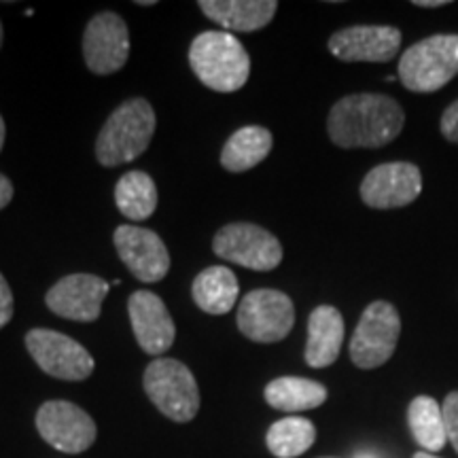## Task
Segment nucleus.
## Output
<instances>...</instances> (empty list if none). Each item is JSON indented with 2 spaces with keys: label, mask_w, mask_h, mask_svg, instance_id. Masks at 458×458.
<instances>
[{
  "label": "nucleus",
  "mask_w": 458,
  "mask_h": 458,
  "mask_svg": "<svg viewBox=\"0 0 458 458\" xmlns=\"http://www.w3.org/2000/svg\"><path fill=\"white\" fill-rule=\"evenodd\" d=\"M405 125V111L386 94H351L331 106L327 131L340 148H380Z\"/></svg>",
  "instance_id": "nucleus-1"
},
{
  "label": "nucleus",
  "mask_w": 458,
  "mask_h": 458,
  "mask_svg": "<svg viewBox=\"0 0 458 458\" xmlns=\"http://www.w3.org/2000/svg\"><path fill=\"white\" fill-rule=\"evenodd\" d=\"M156 134V111L145 98H130L108 114L96 139V157L105 168L139 159Z\"/></svg>",
  "instance_id": "nucleus-2"
},
{
  "label": "nucleus",
  "mask_w": 458,
  "mask_h": 458,
  "mask_svg": "<svg viewBox=\"0 0 458 458\" xmlns=\"http://www.w3.org/2000/svg\"><path fill=\"white\" fill-rule=\"evenodd\" d=\"M189 64L206 88L232 94L244 88L250 74V57L232 32L206 30L189 47Z\"/></svg>",
  "instance_id": "nucleus-3"
},
{
  "label": "nucleus",
  "mask_w": 458,
  "mask_h": 458,
  "mask_svg": "<svg viewBox=\"0 0 458 458\" xmlns=\"http://www.w3.org/2000/svg\"><path fill=\"white\" fill-rule=\"evenodd\" d=\"M458 74V34H433L405 49L399 79L414 94H433Z\"/></svg>",
  "instance_id": "nucleus-4"
},
{
  "label": "nucleus",
  "mask_w": 458,
  "mask_h": 458,
  "mask_svg": "<svg viewBox=\"0 0 458 458\" xmlns=\"http://www.w3.org/2000/svg\"><path fill=\"white\" fill-rule=\"evenodd\" d=\"M142 385L147 397L165 418L174 422H189L196 418L199 410V388L196 376L185 363L157 357L147 365Z\"/></svg>",
  "instance_id": "nucleus-5"
},
{
  "label": "nucleus",
  "mask_w": 458,
  "mask_h": 458,
  "mask_svg": "<svg viewBox=\"0 0 458 458\" xmlns=\"http://www.w3.org/2000/svg\"><path fill=\"white\" fill-rule=\"evenodd\" d=\"M401 335L397 308L385 300L371 301L354 329L351 340V360L359 369L382 368L394 354Z\"/></svg>",
  "instance_id": "nucleus-6"
},
{
  "label": "nucleus",
  "mask_w": 458,
  "mask_h": 458,
  "mask_svg": "<svg viewBox=\"0 0 458 458\" xmlns=\"http://www.w3.org/2000/svg\"><path fill=\"white\" fill-rule=\"evenodd\" d=\"M236 320L244 337L259 344H274L284 340L293 329L295 306L283 291L255 289L242 297Z\"/></svg>",
  "instance_id": "nucleus-7"
},
{
  "label": "nucleus",
  "mask_w": 458,
  "mask_h": 458,
  "mask_svg": "<svg viewBox=\"0 0 458 458\" xmlns=\"http://www.w3.org/2000/svg\"><path fill=\"white\" fill-rule=\"evenodd\" d=\"M215 255L255 272H270L283 261V244L255 223H229L213 240Z\"/></svg>",
  "instance_id": "nucleus-8"
},
{
  "label": "nucleus",
  "mask_w": 458,
  "mask_h": 458,
  "mask_svg": "<svg viewBox=\"0 0 458 458\" xmlns=\"http://www.w3.org/2000/svg\"><path fill=\"white\" fill-rule=\"evenodd\" d=\"M26 348L34 363L57 380L79 382L91 376L94 359L79 342L54 329H32L26 334Z\"/></svg>",
  "instance_id": "nucleus-9"
},
{
  "label": "nucleus",
  "mask_w": 458,
  "mask_h": 458,
  "mask_svg": "<svg viewBox=\"0 0 458 458\" xmlns=\"http://www.w3.org/2000/svg\"><path fill=\"white\" fill-rule=\"evenodd\" d=\"M37 428L51 448L66 454H81L96 442V422L88 411L71 401H47L37 411Z\"/></svg>",
  "instance_id": "nucleus-10"
},
{
  "label": "nucleus",
  "mask_w": 458,
  "mask_h": 458,
  "mask_svg": "<svg viewBox=\"0 0 458 458\" xmlns=\"http://www.w3.org/2000/svg\"><path fill=\"white\" fill-rule=\"evenodd\" d=\"M83 57L94 74L122 71L130 57V30L122 15L102 11L91 17L83 32Z\"/></svg>",
  "instance_id": "nucleus-11"
},
{
  "label": "nucleus",
  "mask_w": 458,
  "mask_h": 458,
  "mask_svg": "<svg viewBox=\"0 0 458 458\" xmlns=\"http://www.w3.org/2000/svg\"><path fill=\"white\" fill-rule=\"evenodd\" d=\"M422 193V172L416 164L388 162L371 168L360 182V199L376 210L403 208Z\"/></svg>",
  "instance_id": "nucleus-12"
},
{
  "label": "nucleus",
  "mask_w": 458,
  "mask_h": 458,
  "mask_svg": "<svg viewBox=\"0 0 458 458\" xmlns=\"http://www.w3.org/2000/svg\"><path fill=\"white\" fill-rule=\"evenodd\" d=\"M113 242L125 267L140 283H159L170 272L168 246L153 229L119 225Z\"/></svg>",
  "instance_id": "nucleus-13"
},
{
  "label": "nucleus",
  "mask_w": 458,
  "mask_h": 458,
  "mask_svg": "<svg viewBox=\"0 0 458 458\" xmlns=\"http://www.w3.org/2000/svg\"><path fill=\"white\" fill-rule=\"evenodd\" d=\"M111 284L94 274H71L51 286L45 295V303L57 317L94 323L100 318L102 301L106 300Z\"/></svg>",
  "instance_id": "nucleus-14"
},
{
  "label": "nucleus",
  "mask_w": 458,
  "mask_h": 458,
  "mask_svg": "<svg viewBox=\"0 0 458 458\" xmlns=\"http://www.w3.org/2000/svg\"><path fill=\"white\" fill-rule=\"evenodd\" d=\"M128 314L142 352L162 357L165 351H170L176 327L162 297L151 291H134L128 300Z\"/></svg>",
  "instance_id": "nucleus-15"
},
{
  "label": "nucleus",
  "mask_w": 458,
  "mask_h": 458,
  "mask_svg": "<svg viewBox=\"0 0 458 458\" xmlns=\"http://www.w3.org/2000/svg\"><path fill=\"white\" fill-rule=\"evenodd\" d=\"M394 26H351L331 34L327 47L342 62H391L401 49Z\"/></svg>",
  "instance_id": "nucleus-16"
},
{
  "label": "nucleus",
  "mask_w": 458,
  "mask_h": 458,
  "mask_svg": "<svg viewBox=\"0 0 458 458\" xmlns=\"http://www.w3.org/2000/svg\"><path fill=\"white\" fill-rule=\"evenodd\" d=\"M202 13L227 32H255L276 15V0H199Z\"/></svg>",
  "instance_id": "nucleus-17"
},
{
  "label": "nucleus",
  "mask_w": 458,
  "mask_h": 458,
  "mask_svg": "<svg viewBox=\"0 0 458 458\" xmlns=\"http://www.w3.org/2000/svg\"><path fill=\"white\" fill-rule=\"evenodd\" d=\"M344 344V317L334 306L314 308L308 318L306 363L314 369L334 365Z\"/></svg>",
  "instance_id": "nucleus-18"
},
{
  "label": "nucleus",
  "mask_w": 458,
  "mask_h": 458,
  "mask_svg": "<svg viewBox=\"0 0 458 458\" xmlns=\"http://www.w3.org/2000/svg\"><path fill=\"white\" fill-rule=\"evenodd\" d=\"M191 295L199 310L213 317H223L232 310L240 295L236 274L225 266L206 267L193 280Z\"/></svg>",
  "instance_id": "nucleus-19"
},
{
  "label": "nucleus",
  "mask_w": 458,
  "mask_h": 458,
  "mask_svg": "<svg viewBox=\"0 0 458 458\" xmlns=\"http://www.w3.org/2000/svg\"><path fill=\"white\" fill-rule=\"evenodd\" d=\"M272 131L261 125H244L229 136L221 151V165L227 172H246L270 156Z\"/></svg>",
  "instance_id": "nucleus-20"
},
{
  "label": "nucleus",
  "mask_w": 458,
  "mask_h": 458,
  "mask_svg": "<svg viewBox=\"0 0 458 458\" xmlns=\"http://www.w3.org/2000/svg\"><path fill=\"white\" fill-rule=\"evenodd\" d=\"M263 394L274 410L289 411V414L320 408L327 401V388L320 382L297 376L276 377L266 386Z\"/></svg>",
  "instance_id": "nucleus-21"
},
{
  "label": "nucleus",
  "mask_w": 458,
  "mask_h": 458,
  "mask_svg": "<svg viewBox=\"0 0 458 458\" xmlns=\"http://www.w3.org/2000/svg\"><path fill=\"white\" fill-rule=\"evenodd\" d=\"M114 204L130 221H147L157 208V187L142 170H130L114 187Z\"/></svg>",
  "instance_id": "nucleus-22"
},
{
  "label": "nucleus",
  "mask_w": 458,
  "mask_h": 458,
  "mask_svg": "<svg viewBox=\"0 0 458 458\" xmlns=\"http://www.w3.org/2000/svg\"><path fill=\"white\" fill-rule=\"evenodd\" d=\"M408 425L411 437H414L416 444L425 452H428V454H431V452L444 450L445 442H448L444 411L439 408L437 401L433 397H427V394H420V397H416L410 403Z\"/></svg>",
  "instance_id": "nucleus-23"
},
{
  "label": "nucleus",
  "mask_w": 458,
  "mask_h": 458,
  "mask_svg": "<svg viewBox=\"0 0 458 458\" xmlns=\"http://www.w3.org/2000/svg\"><path fill=\"white\" fill-rule=\"evenodd\" d=\"M267 448L276 458H295L317 442V427L308 418L289 416L274 422L266 435Z\"/></svg>",
  "instance_id": "nucleus-24"
},
{
  "label": "nucleus",
  "mask_w": 458,
  "mask_h": 458,
  "mask_svg": "<svg viewBox=\"0 0 458 458\" xmlns=\"http://www.w3.org/2000/svg\"><path fill=\"white\" fill-rule=\"evenodd\" d=\"M444 411V422H445V435H448V442L458 454V391L450 393L444 399L442 405Z\"/></svg>",
  "instance_id": "nucleus-25"
},
{
  "label": "nucleus",
  "mask_w": 458,
  "mask_h": 458,
  "mask_svg": "<svg viewBox=\"0 0 458 458\" xmlns=\"http://www.w3.org/2000/svg\"><path fill=\"white\" fill-rule=\"evenodd\" d=\"M439 130H442L445 140L458 145V100L452 102L444 111L442 119H439Z\"/></svg>",
  "instance_id": "nucleus-26"
},
{
  "label": "nucleus",
  "mask_w": 458,
  "mask_h": 458,
  "mask_svg": "<svg viewBox=\"0 0 458 458\" xmlns=\"http://www.w3.org/2000/svg\"><path fill=\"white\" fill-rule=\"evenodd\" d=\"M11 318H13V293H11L7 280L0 274V329L9 325Z\"/></svg>",
  "instance_id": "nucleus-27"
},
{
  "label": "nucleus",
  "mask_w": 458,
  "mask_h": 458,
  "mask_svg": "<svg viewBox=\"0 0 458 458\" xmlns=\"http://www.w3.org/2000/svg\"><path fill=\"white\" fill-rule=\"evenodd\" d=\"M11 199H13V185H11L7 176L0 174V210L9 206Z\"/></svg>",
  "instance_id": "nucleus-28"
},
{
  "label": "nucleus",
  "mask_w": 458,
  "mask_h": 458,
  "mask_svg": "<svg viewBox=\"0 0 458 458\" xmlns=\"http://www.w3.org/2000/svg\"><path fill=\"white\" fill-rule=\"evenodd\" d=\"M416 7H422V9H437V7H445V4H450L448 0H414Z\"/></svg>",
  "instance_id": "nucleus-29"
},
{
  "label": "nucleus",
  "mask_w": 458,
  "mask_h": 458,
  "mask_svg": "<svg viewBox=\"0 0 458 458\" xmlns=\"http://www.w3.org/2000/svg\"><path fill=\"white\" fill-rule=\"evenodd\" d=\"M4 134H7V128H4V119L0 117V151H3L4 145Z\"/></svg>",
  "instance_id": "nucleus-30"
},
{
  "label": "nucleus",
  "mask_w": 458,
  "mask_h": 458,
  "mask_svg": "<svg viewBox=\"0 0 458 458\" xmlns=\"http://www.w3.org/2000/svg\"><path fill=\"white\" fill-rule=\"evenodd\" d=\"M414 458H439V456H435V454H428V452H416Z\"/></svg>",
  "instance_id": "nucleus-31"
},
{
  "label": "nucleus",
  "mask_w": 458,
  "mask_h": 458,
  "mask_svg": "<svg viewBox=\"0 0 458 458\" xmlns=\"http://www.w3.org/2000/svg\"><path fill=\"white\" fill-rule=\"evenodd\" d=\"M136 4H140V7H153V4H156V0H139Z\"/></svg>",
  "instance_id": "nucleus-32"
},
{
  "label": "nucleus",
  "mask_w": 458,
  "mask_h": 458,
  "mask_svg": "<svg viewBox=\"0 0 458 458\" xmlns=\"http://www.w3.org/2000/svg\"><path fill=\"white\" fill-rule=\"evenodd\" d=\"M0 45H3V24H0Z\"/></svg>",
  "instance_id": "nucleus-33"
},
{
  "label": "nucleus",
  "mask_w": 458,
  "mask_h": 458,
  "mask_svg": "<svg viewBox=\"0 0 458 458\" xmlns=\"http://www.w3.org/2000/svg\"><path fill=\"white\" fill-rule=\"evenodd\" d=\"M359 458H371V456H359Z\"/></svg>",
  "instance_id": "nucleus-34"
},
{
  "label": "nucleus",
  "mask_w": 458,
  "mask_h": 458,
  "mask_svg": "<svg viewBox=\"0 0 458 458\" xmlns=\"http://www.w3.org/2000/svg\"><path fill=\"white\" fill-rule=\"evenodd\" d=\"M325 458H334V456H325Z\"/></svg>",
  "instance_id": "nucleus-35"
}]
</instances>
